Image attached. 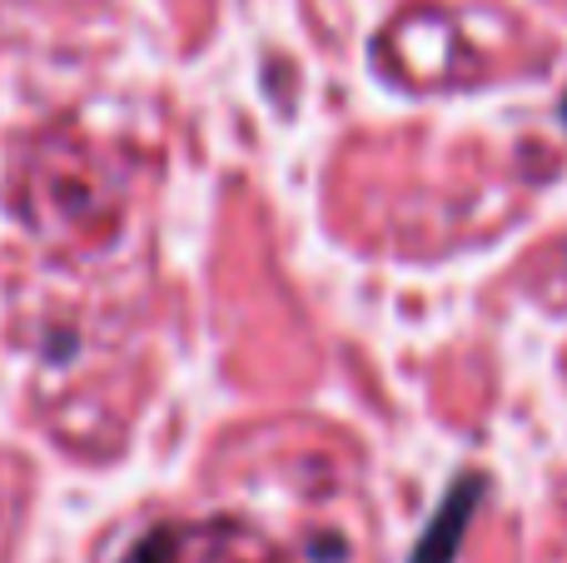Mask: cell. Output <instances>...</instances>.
<instances>
[{"label":"cell","mask_w":567,"mask_h":563,"mask_svg":"<svg viewBox=\"0 0 567 563\" xmlns=\"http://www.w3.org/2000/svg\"><path fill=\"white\" fill-rule=\"evenodd\" d=\"M488 499V479L483 474H458L449 484V494L439 499V509H433L429 529L419 534V544H413L409 563H453L463 549V539H468V524L473 514H478V504Z\"/></svg>","instance_id":"cell-1"},{"label":"cell","mask_w":567,"mask_h":563,"mask_svg":"<svg viewBox=\"0 0 567 563\" xmlns=\"http://www.w3.org/2000/svg\"><path fill=\"white\" fill-rule=\"evenodd\" d=\"M130 563H175V534H169V529L145 534L135 544V554H130Z\"/></svg>","instance_id":"cell-2"},{"label":"cell","mask_w":567,"mask_h":563,"mask_svg":"<svg viewBox=\"0 0 567 563\" xmlns=\"http://www.w3.org/2000/svg\"><path fill=\"white\" fill-rule=\"evenodd\" d=\"M343 554H349V544H343L339 534H323V539H313V544H309L313 563H343Z\"/></svg>","instance_id":"cell-3"},{"label":"cell","mask_w":567,"mask_h":563,"mask_svg":"<svg viewBox=\"0 0 567 563\" xmlns=\"http://www.w3.org/2000/svg\"><path fill=\"white\" fill-rule=\"evenodd\" d=\"M558 115H563V125H567V90H563V100H558Z\"/></svg>","instance_id":"cell-4"}]
</instances>
